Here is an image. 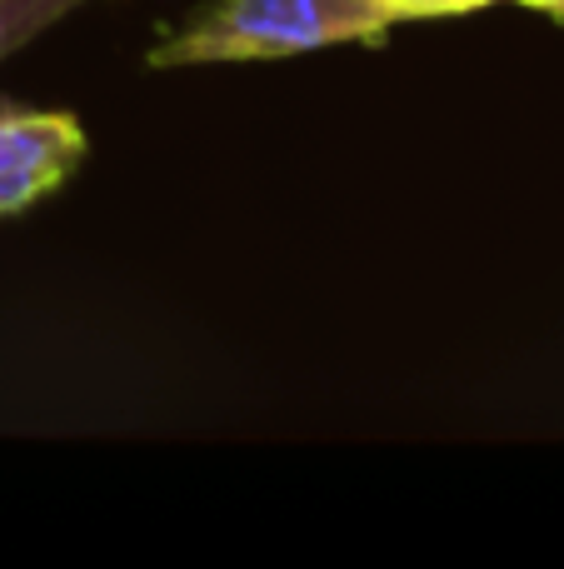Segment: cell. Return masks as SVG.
Segmentation results:
<instances>
[{"mask_svg":"<svg viewBox=\"0 0 564 569\" xmlns=\"http://www.w3.org/2000/svg\"><path fill=\"white\" fill-rule=\"evenodd\" d=\"M395 26L385 0H210L145 50V66H250L335 46H380Z\"/></svg>","mask_w":564,"mask_h":569,"instance_id":"obj_1","label":"cell"},{"mask_svg":"<svg viewBox=\"0 0 564 569\" xmlns=\"http://www.w3.org/2000/svg\"><path fill=\"white\" fill-rule=\"evenodd\" d=\"M90 140L70 110H30L0 100V220L26 216L36 200L66 186Z\"/></svg>","mask_w":564,"mask_h":569,"instance_id":"obj_2","label":"cell"},{"mask_svg":"<svg viewBox=\"0 0 564 569\" xmlns=\"http://www.w3.org/2000/svg\"><path fill=\"white\" fill-rule=\"evenodd\" d=\"M80 6L85 0H0V60L26 50L40 30H50Z\"/></svg>","mask_w":564,"mask_h":569,"instance_id":"obj_3","label":"cell"},{"mask_svg":"<svg viewBox=\"0 0 564 569\" xmlns=\"http://www.w3.org/2000/svg\"><path fill=\"white\" fill-rule=\"evenodd\" d=\"M395 10V20H445V16H475L485 6H500V0H385Z\"/></svg>","mask_w":564,"mask_h":569,"instance_id":"obj_4","label":"cell"},{"mask_svg":"<svg viewBox=\"0 0 564 569\" xmlns=\"http://www.w3.org/2000/svg\"><path fill=\"white\" fill-rule=\"evenodd\" d=\"M525 10H540V16H555V20H564V0H520Z\"/></svg>","mask_w":564,"mask_h":569,"instance_id":"obj_5","label":"cell"}]
</instances>
